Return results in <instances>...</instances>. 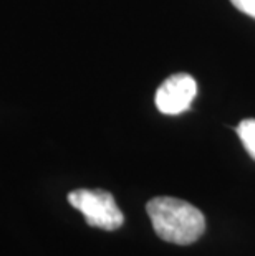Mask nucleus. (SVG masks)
I'll return each instance as SVG.
<instances>
[{"mask_svg":"<svg viewBox=\"0 0 255 256\" xmlns=\"http://www.w3.org/2000/svg\"><path fill=\"white\" fill-rule=\"evenodd\" d=\"M230 2L237 10H240L242 14L255 18V0H230Z\"/></svg>","mask_w":255,"mask_h":256,"instance_id":"5","label":"nucleus"},{"mask_svg":"<svg viewBox=\"0 0 255 256\" xmlns=\"http://www.w3.org/2000/svg\"><path fill=\"white\" fill-rule=\"evenodd\" d=\"M197 83L191 74L176 73L169 76L156 91V108L162 114L176 116L189 110L192 100L196 98Z\"/></svg>","mask_w":255,"mask_h":256,"instance_id":"3","label":"nucleus"},{"mask_svg":"<svg viewBox=\"0 0 255 256\" xmlns=\"http://www.w3.org/2000/svg\"><path fill=\"white\" fill-rule=\"evenodd\" d=\"M156 235L167 243L191 244L204 235L202 212L186 200L176 197H154L146 205Z\"/></svg>","mask_w":255,"mask_h":256,"instance_id":"1","label":"nucleus"},{"mask_svg":"<svg viewBox=\"0 0 255 256\" xmlns=\"http://www.w3.org/2000/svg\"><path fill=\"white\" fill-rule=\"evenodd\" d=\"M70 205L85 216L90 226L101 230H118L123 225L124 215L116 205L115 197L101 188H77L68 194Z\"/></svg>","mask_w":255,"mask_h":256,"instance_id":"2","label":"nucleus"},{"mask_svg":"<svg viewBox=\"0 0 255 256\" xmlns=\"http://www.w3.org/2000/svg\"><path fill=\"white\" fill-rule=\"evenodd\" d=\"M237 134L240 138L245 150L255 159V119H243L237 126Z\"/></svg>","mask_w":255,"mask_h":256,"instance_id":"4","label":"nucleus"}]
</instances>
